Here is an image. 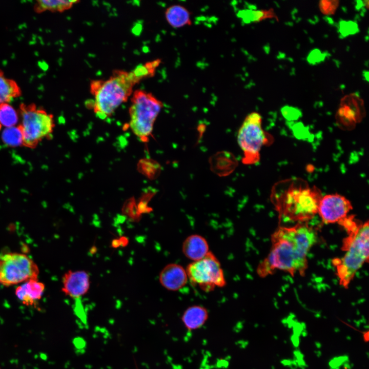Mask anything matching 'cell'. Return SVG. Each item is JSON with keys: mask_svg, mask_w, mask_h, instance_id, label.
Segmentation results:
<instances>
[{"mask_svg": "<svg viewBox=\"0 0 369 369\" xmlns=\"http://www.w3.org/2000/svg\"><path fill=\"white\" fill-rule=\"evenodd\" d=\"M352 209L351 201L345 196L338 193L330 194L322 196L318 214L324 223L340 224Z\"/></svg>", "mask_w": 369, "mask_h": 369, "instance_id": "10", "label": "cell"}, {"mask_svg": "<svg viewBox=\"0 0 369 369\" xmlns=\"http://www.w3.org/2000/svg\"><path fill=\"white\" fill-rule=\"evenodd\" d=\"M325 57V54L322 53L320 50L314 49L309 54L308 60L310 64L314 65L323 61Z\"/></svg>", "mask_w": 369, "mask_h": 369, "instance_id": "25", "label": "cell"}, {"mask_svg": "<svg viewBox=\"0 0 369 369\" xmlns=\"http://www.w3.org/2000/svg\"><path fill=\"white\" fill-rule=\"evenodd\" d=\"M18 115L16 110L9 103L0 106V125L6 128L16 126Z\"/></svg>", "mask_w": 369, "mask_h": 369, "instance_id": "20", "label": "cell"}, {"mask_svg": "<svg viewBox=\"0 0 369 369\" xmlns=\"http://www.w3.org/2000/svg\"><path fill=\"white\" fill-rule=\"evenodd\" d=\"M39 270L36 264L25 254L0 253V283L9 286L29 280H37Z\"/></svg>", "mask_w": 369, "mask_h": 369, "instance_id": "8", "label": "cell"}, {"mask_svg": "<svg viewBox=\"0 0 369 369\" xmlns=\"http://www.w3.org/2000/svg\"><path fill=\"white\" fill-rule=\"evenodd\" d=\"M145 78L138 68L132 71L115 70L107 79L92 80L90 93L94 97L92 107L101 119L110 117L116 109L127 101L134 86Z\"/></svg>", "mask_w": 369, "mask_h": 369, "instance_id": "4", "label": "cell"}, {"mask_svg": "<svg viewBox=\"0 0 369 369\" xmlns=\"http://www.w3.org/2000/svg\"><path fill=\"white\" fill-rule=\"evenodd\" d=\"M4 144L11 147H17L23 144V133L20 126L5 128L2 134Z\"/></svg>", "mask_w": 369, "mask_h": 369, "instance_id": "19", "label": "cell"}, {"mask_svg": "<svg viewBox=\"0 0 369 369\" xmlns=\"http://www.w3.org/2000/svg\"><path fill=\"white\" fill-rule=\"evenodd\" d=\"M182 251L187 258L193 261L202 259L210 252L207 241L198 234L191 235L185 239Z\"/></svg>", "mask_w": 369, "mask_h": 369, "instance_id": "13", "label": "cell"}, {"mask_svg": "<svg viewBox=\"0 0 369 369\" xmlns=\"http://www.w3.org/2000/svg\"><path fill=\"white\" fill-rule=\"evenodd\" d=\"M63 292L67 296L78 299L85 295L90 289V277L84 270L68 271L62 278Z\"/></svg>", "mask_w": 369, "mask_h": 369, "instance_id": "11", "label": "cell"}, {"mask_svg": "<svg viewBox=\"0 0 369 369\" xmlns=\"http://www.w3.org/2000/svg\"><path fill=\"white\" fill-rule=\"evenodd\" d=\"M367 1H357V4L356 6V8L357 10H359L360 9H363V8H368V3L365 4Z\"/></svg>", "mask_w": 369, "mask_h": 369, "instance_id": "26", "label": "cell"}, {"mask_svg": "<svg viewBox=\"0 0 369 369\" xmlns=\"http://www.w3.org/2000/svg\"><path fill=\"white\" fill-rule=\"evenodd\" d=\"M132 95L129 110L130 127L140 141L147 142L163 104L151 93L145 90H136Z\"/></svg>", "mask_w": 369, "mask_h": 369, "instance_id": "5", "label": "cell"}, {"mask_svg": "<svg viewBox=\"0 0 369 369\" xmlns=\"http://www.w3.org/2000/svg\"><path fill=\"white\" fill-rule=\"evenodd\" d=\"M45 285L37 280H29L18 286L15 295L23 304L33 305L39 300L44 293Z\"/></svg>", "mask_w": 369, "mask_h": 369, "instance_id": "14", "label": "cell"}, {"mask_svg": "<svg viewBox=\"0 0 369 369\" xmlns=\"http://www.w3.org/2000/svg\"><path fill=\"white\" fill-rule=\"evenodd\" d=\"M358 29L357 25L352 21H342L340 23V32L344 36L356 33Z\"/></svg>", "mask_w": 369, "mask_h": 369, "instance_id": "23", "label": "cell"}, {"mask_svg": "<svg viewBox=\"0 0 369 369\" xmlns=\"http://www.w3.org/2000/svg\"><path fill=\"white\" fill-rule=\"evenodd\" d=\"M186 270L190 281L205 292L226 284L220 263L210 251L202 259L190 263Z\"/></svg>", "mask_w": 369, "mask_h": 369, "instance_id": "9", "label": "cell"}, {"mask_svg": "<svg viewBox=\"0 0 369 369\" xmlns=\"http://www.w3.org/2000/svg\"><path fill=\"white\" fill-rule=\"evenodd\" d=\"M222 156H220V154H217L216 156L214 157V159H213L212 164H216L212 165L213 169L217 173L219 169L220 171L218 174H221L222 172V168H226L228 173L232 171L235 165V160L229 154L224 160L225 157L223 156V153H221Z\"/></svg>", "mask_w": 369, "mask_h": 369, "instance_id": "22", "label": "cell"}, {"mask_svg": "<svg viewBox=\"0 0 369 369\" xmlns=\"http://www.w3.org/2000/svg\"><path fill=\"white\" fill-rule=\"evenodd\" d=\"M208 318V312L200 305H195L187 308L182 316L181 319L188 330H194L200 328Z\"/></svg>", "mask_w": 369, "mask_h": 369, "instance_id": "16", "label": "cell"}, {"mask_svg": "<svg viewBox=\"0 0 369 369\" xmlns=\"http://www.w3.org/2000/svg\"><path fill=\"white\" fill-rule=\"evenodd\" d=\"M317 239L315 230L307 222L293 227H279L271 235L269 253L258 265L257 274L262 278L280 270L292 276H303L308 268V254Z\"/></svg>", "mask_w": 369, "mask_h": 369, "instance_id": "1", "label": "cell"}, {"mask_svg": "<svg viewBox=\"0 0 369 369\" xmlns=\"http://www.w3.org/2000/svg\"><path fill=\"white\" fill-rule=\"evenodd\" d=\"M272 136L262 128V117L256 112L244 118L237 134V141L243 152L242 159L245 165H253L260 159V152L263 146L270 145Z\"/></svg>", "mask_w": 369, "mask_h": 369, "instance_id": "6", "label": "cell"}, {"mask_svg": "<svg viewBox=\"0 0 369 369\" xmlns=\"http://www.w3.org/2000/svg\"><path fill=\"white\" fill-rule=\"evenodd\" d=\"M21 95V90L14 80L6 77L0 70V106L9 103Z\"/></svg>", "mask_w": 369, "mask_h": 369, "instance_id": "17", "label": "cell"}, {"mask_svg": "<svg viewBox=\"0 0 369 369\" xmlns=\"http://www.w3.org/2000/svg\"><path fill=\"white\" fill-rule=\"evenodd\" d=\"M165 15L169 25L173 28H180L192 24L190 12L180 5L169 6L166 10Z\"/></svg>", "mask_w": 369, "mask_h": 369, "instance_id": "15", "label": "cell"}, {"mask_svg": "<svg viewBox=\"0 0 369 369\" xmlns=\"http://www.w3.org/2000/svg\"><path fill=\"white\" fill-rule=\"evenodd\" d=\"M79 2V1L39 0L34 4V10L36 13L45 11L62 12Z\"/></svg>", "mask_w": 369, "mask_h": 369, "instance_id": "18", "label": "cell"}, {"mask_svg": "<svg viewBox=\"0 0 369 369\" xmlns=\"http://www.w3.org/2000/svg\"><path fill=\"white\" fill-rule=\"evenodd\" d=\"M341 225L347 233L341 249L344 254L340 258L333 259L332 263L336 268L340 285L347 289L356 272L368 262V221L358 222L351 215Z\"/></svg>", "mask_w": 369, "mask_h": 369, "instance_id": "3", "label": "cell"}, {"mask_svg": "<svg viewBox=\"0 0 369 369\" xmlns=\"http://www.w3.org/2000/svg\"><path fill=\"white\" fill-rule=\"evenodd\" d=\"M23 144L32 148L49 136L53 130L54 122L52 114L37 108L34 104H22L20 107Z\"/></svg>", "mask_w": 369, "mask_h": 369, "instance_id": "7", "label": "cell"}, {"mask_svg": "<svg viewBox=\"0 0 369 369\" xmlns=\"http://www.w3.org/2000/svg\"><path fill=\"white\" fill-rule=\"evenodd\" d=\"M322 196L317 187H310L301 178H292L274 184L271 200L280 218L298 223L307 222L318 214Z\"/></svg>", "mask_w": 369, "mask_h": 369, "instance_id": "2", "label": "cell"}, {"mask_svg": "<svg viewBox=\"0 0 369 369\" xmlns=\"http://www.w3.org/2000/svg\"><path fill=\"white\" fill-rule=\"evenodd\" d=\"M337 1H323L319 4V8L322 13L325 14L333 13L338 5Z\"/></svg>", "mask_w": 369, "mask_h": 369, "instance_id": "24", "label": "cell"}, {"mask_svg": "<svg viewBox=\"0 0 369 369\" xmlns=\"http://www.w3.org/2000/svg\"><path fill=\"white\" fill-rule=\"evenodd\" d=\"M241 12V17L247 23H258L275 17V13L272 9L245 10Z\"/></svg>", "mask_w": 369, "mask_h": 369, "instance_id": "21", "label": "cell"}, {"mask_svg": "<svg viewBox=\"0 0 369 369\" xmlns=\"http://www.w3.org/2000/svg\"><path fill=\"white\" fill-rule=\"evenodd\" d=\"M188 279L186 270L181 265L174 263L166 265L159 275L160 283L171 291L181 289L186 284Z\"/></svg>", "mask_w": 369, "mask_h": 369, "instance_id": "12", "label": "cell"}]
</instances>
